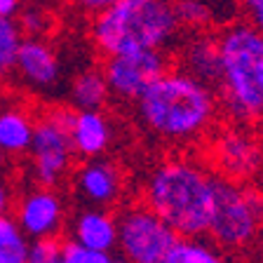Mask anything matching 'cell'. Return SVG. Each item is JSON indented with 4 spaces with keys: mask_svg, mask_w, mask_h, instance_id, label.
Returning a JSON list of instances; mask_svg holds the SVG:
<instances>
[{
    "mask_svg": "<svg viewBox=\"0 0 263 263\" xmlns=\"http://www.w3.org/2000/svg\"><path fill=\"white\" fill-rule=\"evenodd\" d=\"M164 263H235L216 242L197 237H179Z\"/></svg>",
    "mask_w": 263,
    "mask_h": 263,
    "instance_id": "ac0fdd59",
    "label": "cell"
},
{
    "mask_svg": "<svg viewBox=\"0 0 263 263\" xmlns=\"http://www.w3.org/2000/svg\"><path fill=\"white\" fill-rule=\"evenodd\" d=\"M22 28L12 16L0 14V78L10 73L16 64L19 45H22Z\"/></svg>",
    "mask_w": 263,
    "mask_h": 263,
    "instance_id": "44dd1931",
    "label": "cell"
},
{
    "mask_svg": "<svg viewBox=\"0 0 263 263\" xmlns=\"http://www.w3.org/2000/svg\"><path fill=\"white\" fill-rule=\"evenodd\" d=\"M7 212H10V191H7V186L0 181V216H5Z\"/></svg>",
    "mask_w": 263,
    "mask_h": 263,
    "instance_id": "83f0119b",
    "label": "cell"
},
{
    "mask_svg": "<svg viewBox=\"0 0 263 263\" xmlns=\"http://www.w3.org/2000/svg\"><path fill=\"white\" fill-rule=\"evenodd\" d=\"M61 256L68 258L71 263H118L113 252H101V249H89L78 242H66L61 245Z\"/></svg>",
    "mask_w": 263,
    "mask_h": 263,
    "instance_id": "603a6c76",
    "label": "cell"
},
{
    "mask_svg": "<svg viewBox=\"0 0 263 263\" xmlns=\"http://www.w3.org/2000/svg\"><path fill=\"white\" fill-rule=\"evenodd\" d=\"M143 204L176 230L179 237L207 235L216 197V176L193 158L172 155L143 181Z\"/></svg>",
    "mask_w": 263,
    "mask_h": 263,
    "instance_id": "7a4b0ae2",
    "label": "cell"
},
{
    "mask_svg": "<svg viewBox=\"0 0 263 263\" xmlns=\"http://www.w3.org/2000/svg\"><path fill=\"white\" fill-rule=\"evenodd\" d=\"M22 31L28 33L31 38H43L45 33L52 31V26H54V19H52V14H49L45 7L40 5H28L22 10Z\"/></svg>",
    "mask_w": 263,
    "mask_h": 263,
    "instance_id": "7402d4cb",
    "label": "cell"
},
{
    "mask_svg": "<svg viewBox=\"0 0 263 263\" xmlns=\"http://www.w3.org/2000/svg\"><path fill=\"white\" fill-rule=\"evenodd\" d=\"M118 263H125V261H118Z\"/></svg>",
    "mask_w": 263,
    "mask_h": 263,
    "instance_id": "f546056e",
    "label": "cell"
},
{
    "mask_svg": "<svg viewBox=\"0 0 263 263\" xmlns=\"http://www.w3.org/2000/svg\"><path fill=\"white\" fill-rule=\"evenodd\" d=\"M14 68L19 71L22 80L33 89H52L61 78L59 57L43 38H26L19 45Z\"/></svg>",
    "mask_w": 263,
    "mask_h": 263,
    "instance_id": "7c38bea8",
    "label": "cell"
},
{
    "mask_svg": "<svg viewBox=\"0 0 263 263\" xmlns=\"http://www.w3.org/2000/svg\"><path fill=\"white\" fill-rule=\"evenodd\" d=\"M176 14V22L181 28H188L193 33H200L212 26L214 12L204 0H174L172 3Z\"/></svg>",
    "mask_w": 263,
    "mask_h": 263,
    "instance_id": "ffe728a7",
    "label": "cell"
},
{
    "mask_svg": "<svg viewBox=\"0 0 263 263\" xmlns=\"http://www.w3.org/2000/svg\"><path fill=\"white\" fill-rule=\"evenodd\" d=\"M237 10H240L245 24L263 33V0H237Z\"/></svg>",
    "mask_w": 263,
    "mask_h": 263,
    "instance_id": "d4e9b609",
    "label": "cell"
},
{
    "mask_svg": "<svg viewBox=\"0 0 263 263\" xmlns=\"http://www.w3.org/2000/svg\"><path fill=\"white\" fill-rule=\"evenodd\" d=\"M113 129L101 110H76L71 122V141L76 155L82 158H99L110 146Z\"/></svg>",
    "mask_w": 263,
    "mask_h": 263,
    "instance_id": "4fadbf2b",
    "label": "cell"
},
{
    "mask_svg": "<svg viewBox=\"0 0 263 263\" xmlns=\"http://www.w3.org/2000/svg\"><path fill=\"white\" fill-rule=\"evenodd\" d=\"M16 223L26 237H54L64 226V202L52 188L40 186L22 197L16 207Z\"/></svg>",
    "mask_w": 263,
    "mask_h": 263,
    "instance_id": "30bf717a",
    "label": "cell"
},
{
    "mask_svg": "<svg viewBox=\"0 0 263 263\" xmlns=\"http://www.w3.org/2000/svg\"><path fill=\"white\" fill-rule=\"evenodd\" d=\"M0 263H3V261H0Z\"/></svg>",
    "mask_w": 263,
    "mask_h": 263,
    "instance_id": "4dcf8cb0",
    "label": "cell"
},
{
    "mask_svg": "<svg viewBox=\"0 0 263 263\" xmlns=\"http://www.w3.org/2000/svg\"><path fill=\"white\" fill-rule=\"evenodd\" d=\"M28 237L19 223L10 216H0V261L3 263H26Z\"/></svg>",
    "mask_w": 263,
    "mask_h": 263,
    "instance_id": "d6986e66",
    "label": "cell"
},
{
    "mask_svg": "<svg viewBox=\"0 0 263 263\" xmlns=\"http://www.w3.org/2000/svg\"><path fill=\"white\" fill-rule=\"evenodd\" d=\"M176 240V230L146 204L127 207L118 216V249L125 263H164Z\"/></svg>",
    "mask_w": 263,
    "mask_h": 263,
    "instance_id": "52a82bcc",
    "label": "cell"
},
{
    "mask_svg": "<svg viewBox=\"0 0 263 263\" xmlns=\"http://www.w3.org/2000/svg\"><path fill=\"white\" fill-rule=\"evenodd\" d=\"M71 3H73L76 7H80V10L97 14L99 10H104V7H108L110 3H115V0H71Z\"/></svg>",
    "mask_w": 263,
    "mask_h": 263,
    "instance_id": "484cf974",
    "label": "cell"
},
{
    "mask_svg": "<svg viewBox=\"0 0 263 263\" xmlns=\"http://www.w3.org/2000/svg\"><path fill=\"white\" fill-rule=\"evenodd\" d=\"M219 43V101L237 125L263 122V33L240 22L216 35Z\"/></svg>",
    "mask_w": 263,
    "mask_h": 263,
    "instance_id": "3957f363",
    "label": "cell"
},
{
    "mask_svg": "<svg viewBox=\"0 0 263 263\" xmlns=\"http://www.w3.org/2000/svg\"><path fill=\"white\" fill-rule=\"evenodd\" d=\"M122 172L110 160L87 158V162L80 164L76 172V191L78 195L89 202L92 207H110L122 197Z\"/></svg>",
    "mask_w": 263,
    "mask_h": 263,
    "instance_id": "8fae6325",
    "label": "cell"
},
{
    "mask_svg": "<svg viewBox=\"0 0 263 263\" xmlns=\"http://www.w3.org/2000/svg\"><path fill=\"white\" fill-rule=\"evenodd\" d=\"M76 108H54L35 125L31 141V170L40 186L54 188L68 174L76 148L71 141V122Z\"/></svg>",
    "mask_w": 263,
    "mask_h": 263,
    "instance_id": "8992f818",
    "label": "cell"
},
{
    "mask_svg": "<svg viewBox=\"0 0 263 263\" xmlns=\"http://www.w3.org/2000/svg\"><path fill=\"white\" fill-rule=\"evenodd\" d=\"M33 120L28 113L19 108L0 110V153L22 155L31 148L33 141Z\"/></svg>",
    "mask_w": 263,
    "mask_h": 263,
    "instance_id": "e0dca14e",
    "label": "cell"
},
{
    "mask_svg": "<svg viewBox=\"0 0 263 263\" xmlns=\"http://www.w3.org/2000/svg\"><path fill=\"white\" fill-rule=\"evenodd\" d=\"M108 97V82L104 78V71H99V68L80 71L68 87V99H71V106L76 110H101Z\"/></svg>",
    "mask_w": 263,
    "mask_h": 263,
    "instance_id": "2e32d148",
    "label": "cell"
},
{
    "mask_svg": "<svg viewBox=\"0 0 263 263\" xmlns=\"http://www.w3.org/2000/svg\"><path fill=\"white\" fill-rule=\"evenodd\" d=\"M73 242L89 249L113 252L118 247V219L104 212V207L82 209L71 226Z\"/></svg>",
    "mask_w": 263,
    "mask_h": 263,
    "instance_id": "9a60e30c",
    "label": "cell"
},
{
    "mask_svg": "<svg viewBox=\"0 0 263 263\" xmlns=\"http://www.w3.org/2000/svg\"><path fill=\"white\" fill-rule=\"evenodd\" d=\"M263 230V193L216 176V197L207 235L221 249L240 252L256 242Z\"/></svg>",
    "mask_w": 263,
    "mask_h": 263,
    "instance_id": "5b68a950",
    "label": "cell"
},
{
    "mask_svg": "<svg viewBox=\"0 0 263 263\" xmlns=\"http://www.w3.org/2000/svg\"><path fill=\"white\" fill-rule=\"evenodd\" d=\"M61 261V245L54 237H40L28 245L26 263H59Z\"/></svg>",
    "mask_w": 263,
    "mask_h": 263,
    "instance_id": "cb8c5ba5",
    "label": "cell"
},
{
    "mask_svg": "<svg viewBox=\"0 0 263 263\" xmlns=\"http://www.w3.org/2000/svg\"><path fill=\"white\" fill-rule=\"evenodd\" d=\"M181 26L170 0H115L99 10L92 19L89 35L106 57L167 49L176 43Z\"/></svg>",
    "mask_w": 263,
    "mask_h": 263,
    "instance_id": "277c9868",
    "label": "cell"
},
{
    "mask_svg": "<svg viewBox=\"0 0 263 263\" xmlns=\"http://www.w3.org/2000/svg\"><path fill=\"white\" fill-rule=\"evenodd\" d=\"M22 10V0H0V14L3 16H14Z\"/></svg>",
    "mask_w": 263,
    "mask_h": 263,
    "instance_id": "4316f807",
    "label": "cell"
},
{
    "mask_svg": "<svg viewBox=\"0 0 263 263\" xmlns=\"http://www.w3.org/2000/svg\"><path fill=\"white\" fill-rule=\"evenodd\" d=\"M141 127L170 146H191L212 132L219 118V94L183 68H167L134 101Z\"/></svg>",
    "mask_w": 263,
    "mask_h": 263,
    "instance_id": "6da1fadb",
    "label": "cell"
},
{
    "mask_svg": "<svg viewBox=\"0 0 263 263\" xmlns=\"http://www.w3.org/2000/svg\"><path fill=\"white\" fill-rule=\"evenodd\" d=\"M59 263H71V261H68V258H64V256H61V261Z\"/></svg>",
    "mask_w": 263,
    "mask_h": 263,
    "instance_id": "f1b7e54d",
    "label": "cell"
},
{
    "mask_svg": "<svg viewBox=\"0 0 263 263\" xmlns=\"http://www.w3.org/2000/svg\"><path fill=\"white\" fill-rule=\"evenodd\" d=\"M209 162L219 176L247 183L263 170V143L247 125L235 122L212 137Z\"/></svg>",
    "mask_w": 263,
    "mask_h": 263,
    "instance_id": "ba28073f",
    "label": "cell"
},
{
    "mask_svg": "<svg viewBox=\"0 0 263 263\" xmlns=\"http://www.w3.org/2000/svg\"><path fill=\"white\" fill-rule=\"evenodd\" d=\"M104 78L108 82L110 94L125 101H137L153 80L167 71V57L162 49H137L108 54L104 64Z\"/></svg>",
    "mask_w": 263,
    "mask_h": 263,
    "instance_id": "9c48e42d",
    "label": "cell"
},
{
    "mask_svg": "<svg viewBox=\"0 0 263 263\" xmlns=\"http://www.w3.org/2000/svg\"><path fill=\"white\" fill-rule=\"evenodd\" d=\"M181 66L186 73L195 76L197 80L207 82L212 87H216L219 80V68H221V59H219V43L216 35L200 31L193 33L191 38L183 43L181 47V57H179Z\"/></svg>",
    "mask_w": 263,
    "mask_h": 263,
    "instance_id": "5bb4252c",
    "label": "cell"
},
{
    "mask_svg": "<svg viewBox=\"0 0 263 263\" xmlns=\"http://www.w3.org/2000/svg\"><path fill=\"white\" fill-rule=\"evenodd\" d=\"M0 155H3V153H0Z\"/></svg>",
    "mask_w": 263,
    "mask_h": 263,
    "instance_id": "1f68e13d",
    "label": "cell"
}]
</instances>
